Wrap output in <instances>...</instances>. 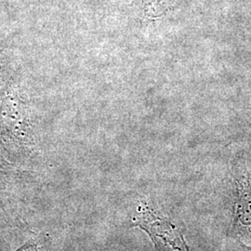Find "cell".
Instances as JSON below:
<instances>
[{
    "mask_svg": "<svg viewBox=\"0 0 251 251\" xmlns=\"http://www.w3.org/2000/svg\"><path fill=\"white\" fill-rule=\"evenodd\" d=\"M136 226L149 234L158 251H193L183 235L168 220L156 216L152 209L142 204L134 218Z\"/></svg>",
    "mask_w": 251,
    "mask_h": 251,
    "instance_id": "1",
    "label": "cell"
},
{
    "mask_svg": "<svg viewBox=\"0 0 251 251\" xmlns=\"http://www.w3.org/2000/svg\"><path fill=\"white\" fill-rule=\"evenodd\" d=\"M235 218L239 226L251 229V185L245 178L237 183Z\"/></svg>",
    "mask_w": 251,
    "mask_h": 251,
    "instance_id": "2",
    "label": "cell"
},
{
    "mask_svg": "<svg viewBox=\"0 0 251 251\" xmlns=\"http://www.w3.org/2000/svg\"><path fill=\"white\" fill-rule=\"evenodd\" d=\"M39 251V249H38V246L36 245V243H33V244H26V245H25L23 248H21V249H19L18 251Z\"/></svg>",
    "mask_w": 251,
    "mask_h": 251,
    "instance_id": "3",
    "label": "cell"
}]
</instances>
